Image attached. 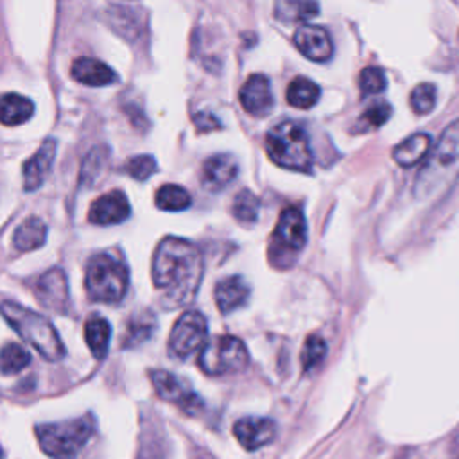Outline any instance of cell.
Returning <instances> with one entry per match:
<instances>
[{
	"mask_svg": "<svg viewBox=\"0 0 459 459\" xmlns=\"http://www.w3.org/2000/svg\"><path fill=\"white\" fill-rule=\"evenodd\" d=\"M325 357H326V342H325V339L319 337V335H308L305 344H303L301 355H299L303 371L314 369L316 366H319L323 362Z\"/></svg>",
	"mask_w": 459,
	"mask_h": 459,
	"instance_id": "f546056e",
	"label": "cell"
},
{
	"mask_svg": "<svg viewBox=\"0 0 459 459\" xmlns=\"http://www.w3.org/2000/svg\"><path fill=\"white\" fill-rule=\"evenodd\" d=\"M194 124L199 131H213V129H221L222 124L221 120L210 113V111H199L194 115Z\"/></svg>",
	"mask_w": 459,
	"mask_h": 459,
	"instance_id": "e575fe53",
	"label": "cell"
},
{
	"mask_svg": "<svg viewBox=\"0 0 459 459\" xmlns=\"http://www.w3.org/2000/svg\"><path fill=\"white\" fill-rule=\"evenodd\" d=\"M249 294H251L249 285L238 274L222 278L215 285V290H213L215 303L222 314H230V312H235L237 308L244 307L249 299Z\"/></svg>",
	"mask_w": 459,
	"mask_h": 459,
	"instance_id": "ac0fdd59",
	"label": "cell"
},
{
	"mask_svg": "<svg viewBox=\"0 0 459 459\" xmlns=\"http://www.w3.org/2000/svg\"><path fill=\"white\" fill-rule=\"evenodd\" d=\"M84 339H86V344H88L91 355L99 360L104 359L108 355L109 341H111V326H109L108 319L100 317V316L90 317L84 323Z\"/></svg>",
	"mask_w": 459,
	"mask_h": 459,
	"instance_id": "7402d4cb",
	"label": "cell"
},
{
	"mask_svg": "<svg viewBox=\"0 0 459 459\" xmlns=\"http://www.w3.org/2000/svg\"><path fill=\"white\" fill-rule=\"evenodd\" d=\"M30 364V353L16 342H7L0 351V366L4 375H13Z\"/></svg>",
	"mask_w": 459,
	"mask_h": 459,
	"instance_id": "f1b7e54d",
	"label": "cell"
},
{
	"mask_svg": "<svg viewBox=\"0 0 459 459\" xmlns=\"http://www.w3.org/2000/svg\"><path fill=\"white\" fill-rule=\"evenodd\" d=\"M2 316L9 326L29 342L45 360L57 362L66 355V348L54 325L41 314L14 301H2Z\"/></svg>",
	"mask_w": 459,
	"mask_h": 459,
	"instance_id": "3957f363",
	"label": "cell"
},
{
	"mask_svg": "<svg viewBox=\"0 0 459 459\" xmlns=\"http://www.w3.org/2000/svg\"><path fill=\"white\" fill-rule=\"evenodd\" d=\"M233 434L237 441L249 452L269 445L276 436V423L264 416H244L235 421Z\"/></svg>",
	"mask_w": 459,
	"mask_h": 459,
	"instance_id": "7c38bea8",
	"label": "cell"
},
{
	"mask_svg": "<svg viewBox=\"0 0 459 459\" xmlns=\"http://www.w3.org/2000/svg\"><path fill=\"white\" fill-rule=\"evenodd\" d=\"M296 48L310 61L325 63L333 54V45L328 32L317 25H301L294 32Z\"/></svg>",
	"mask_w": 459,
	"mask_h": 459,
	"instance_id": "9a60e30c",
	"label": "cell"
},
{
	"mask_svg": "<svg viewBox=\"0 0 459 459\" xmlns=\"http://www.w3.org/2000/svg\"><path fill=\"white\" fill-rule=\"evenodd\" d=\"M34 292L38 301L54 312L66 314L70 308V292H68V281L66 274L61 267H52L47 273H43L36 285Z\"/></svg>",
	"mask_w": 459,
	"mask_h": 459,
	"instance_id": "8fae6325",
	"label": "cell"
},
{
	"mask_svg": "<svg viewBox=\"0 0 459 459\" xmlns=\"http://www.w3.org/2000/svg\"><path fill=\"white\" fill-rule=\"evenodd\" d=\"M238 99L246 113L253 117H265L274 104L269 79L264 74L249 75L238 91Z\"/></svg>",
	"mask_w": 459,
	"mask_h": 459,
	"instance_id": "5bb4252c",
	"label": "cell"
},
{
	"mask_svg": "<svg viewBox=\"0 0 459 459\" xmlns=\"http://www.w3.org/2000/svg\"><path fill=\"white\" fill-rule=\"evenodd\" d=\"M233 217L242 224H253L260 213V199L247 188L240 190L231 204Z\"/></svg>",
	"mask_w": 459,
	"mask_h": 459,
	"instance_id": "83f0119b",
	"label": "cell"
},
{
	"mask_svg": "<svg viewBox=\"0 0 459 459\" xmlns=\"http://www.w3.org/2000/svg\"><path fill=\"white\" fill-rule=\"evenodd\" d=\"M238 174V163L231 154L221 152L213 154L203 163L201 183L210 192H219L226 188Z\"/></svg>",
	"mask_w": 459,
	"mask_h": 459,
	"instance_id": "e0dca14e",
	"label": "cell"
},
{
	"mask_svg": "<svg viewBox=\"0 0 459 459\" xmlns=\"http://www.w3.org/2000/svg\"><path fill=\"white\" fill-rule=\"evenodd\" d=\"M158 165H156V160L149 154H138V156H133L129 158L126 163H124V172L129 174L133 179L136 181H145L149 179L154 172H156Z\"/></svg>",
	"mask_w": 459,
	"mask_h": 459,
	"instance_id": "4dcf8cb0",
	"label": "cell"
},
{
	"mask_svg": "<svg viewBox=\"0 0 459 459\" xmlns=\"http://www.w3.org/2000/svg\"><path fill=\"white\" fill-rule=\"evenodd\" d=\"M269 260L274 267H290L307 244V221L298 206L285 208L271 235Z\"/></svg>",
	"mask_w": 459,
	"mask_h": 459,
	"instance_id": "52a82bcc",
	"label": "cell"
},
{
	"mask_svg": "<svg viewBox=\"0 0 459 459\" xmlns=\"http://www.w3.org/2000/svg\"><path fill=\"white\" fill-rule=\"evenodd\" d=\"M459 178V118L452 122L437 140L436 147L416 178L414 192L420 199H432L446 192Z\"/></svg>",
	"mask_w": 459,
	"mask_h": 459,
	"instance_id": "7a4b0ae2",
	"label": "cell"
},
{
	"mask_svg": "<svg viewBox=\"0 0 459 459\" xmlns=\"http://www.w3.org/2000/svg\"><path fill=\"white\" fill-rule=\"evenodd\" d=\"M203 255L195 244L165 237L152 255V283L167 307H186L194 301L203 280Z\"/></svg>",
	"mask_w": 459,
	"mask_h": 459,
	"instance_id": "6da1fadb",
	"label": "cell"
},
{
	"mask_svg": "<svg viewBox=\"0 0 459 459\" xmlns=\"http://www.w3.org/2000/svg\"><path fill=\"white\" fill-rule=\"evenodd\" d=\"M95 430L91 414L36 427L39 448L52 459H74Z\"/></svg>",
	"mask_w": 459,
	"mask_h": 459,
	"instance_id": "5b68a950",
	"label": "cell"
},
{
	"mask_svg": "<svg viewBox=\"0 0 459 459\" xmlns=\"http://www.w3.org/2000/svg\"><path fill=\"white\" fill-rule=\"evenodd\" d=\"M154 203L163 212H183L192 204V195L183 186L167 183L156 190Z\"/></svg>",
	"mask_w": 459,
	"mask_h": 459,
	"instance_id": "484cf974",
	"label": "cell"
},
{
	"mask_svg": "<svg viewBox=\"0 0 459 459\" xmlns=\"http://www.w3.org/2000/svg\"><path fill=\"white\" fill-rule=\"evenodd\" d=\"M151 382H152L156 394L161 400L174 403L183 412L192 416L203 409V400L190 387V384L185 382L183 378H179L169 371L158 369V371H151Z\"/></svg>",
	"mask_w": 459,
	"mask_h": 459,
	"instance_id": "30bf717a",
	"label": "cell"
},
{
	"mask_svg": "<svg viewBox=\"0 0 459 459\" xmlns=\"http://www.w3.org/2000/svg\"><path fill=\"white\" fill-rule=\"evenodd\" d=\"M72 77L86 86H108L118 81L117 74L106 63L93 57H79L72 63Z\"/></svg>",
	"mask_w": 459,
	"mask_h": 459,
	"instance_id": "d6986e66",
	"label": "cell"
},
{
	"mask_svg": "<svg viewBox=\"0 0 459 459\" xmlns=\"http://www.w3.org/2000/svg\"><path fill=\"white\" fill-rule=\"evenodd\" d=\"M131 213L129 201L122 190H111L97 197L88 212V221L97 226H113L124 222Z\"/></svg>",
	"mask_w": 459,
	"mask_h": 459,
	"instance_id": "4fadbf2b",
	"label": "cell"
},
{
	"mask_svg": "<svg viewBox=\"0 0 459 459\" xmlns=\"http://www.w3.org/2000/svg\"><path fill=\"white\" fill-rule=\"evenodd\" d=\"M317 13V0H274V16L283 23L307 22Z\"/></svg>",
	"mask_w": 459,
	"mask_h": 459,
	"instance_id": "603a6c76",
	"label": "cell"
},
{
	"mask_svg": "<svg viewBox=\"0 0 459 459\" xmlns=\"http://www.w3.org/2000/svg\"><path fill=\"white\" fill-rule=\"evenodd\" d=\"M86 292L99 303H118L127 290L129 274L124 264L108 253L90 258L84 276Z\"/></svg>",
	"mask_w": 459,
	"mask_h": 459,
	"instance_id": "8992f818",
	"label": "cell"
},
{
	"mask_svg": "<svg viewBox=\"0 0 459 459\" xmlns=\"http://www.w3.org/2000/svg\"><path fill=\"white\" fill-rule=\"evenodd\" d=\"M47 240V224L39 217H27L13 233V246L18 251H34Z\"/></svg>",
	"mask_w": 459,
	"mask_h": 459,
	"instance_id": "44dd1931",
	"label": "cell"
},
{
	"mask_svg": "<svg viewBox=\"0 0 459 459\" xmlns=\"http://www.w3.org/2000/svg\"><path fill=\"white\" fill-rule=\"evenodd\" d=\"M359 86L362 95H377L385 90L387 79L382 68L378 66H368L359 75Z\"/></svg>",
	"mask_w": 459,
	"mask_h": 459,
	"instance_id": "1f68e13d",
	"label": "cell"
},
{
	"mask_svg": "<svg viewBox=\"0 0 459 459\" xmlns=\"http://www.w3.org/2000/svg\"><path fill=\"white\" fill-rule=\"evenodd\" d=\"M154 332V317L151 312L143 310L136 316H133L127 321V332L124 335V346L133 348L142 344L143 341H147Z\"/></svg>",
	"mask_w": 459,
	"mask_h": 459,
	"instance_id": "4316f807",
	"label": "cell"
},
{
	"mask_svg": "<svg viewBox=\"0 0 459 459\" xmlns=\"http://www.w3.org/2000/svg\"><path fill=\"white\" fill-rule=\"evenodd\" d=\"M197 362L203 373L222 377L242 371L249 362V353L238 337L219 335L203 346Z\"/></svg>",
	"mask_w": 459,
	"mask_h": 459,
	"instance_id": "ba28073f",
	"label": "cell"
},
{
	"mask_svg": "<svg viewBox=\"0 0 459 459\" xmlns=\"http://www.w3.org/2000/svg\"><path fill=\"white\" fill-rule=\"evenodd\" d=\"M34 113V104L30 99L20 93H5L2 97V124L20 126L27 122Z\"/></svg>",
	"mask_w": 459,
	"mask_h": 459,
	"instance_id": "d4e9b609",
	"label": "cell"
},
{
	"mask_svg": "<svg viewBox=\"0 0 459 459\" xmlns=\"http://www.w3.org/2000/svg\"><path fill=\"white\" fill-rule=\"evenodd\" d=\"M411 106H412L414 113H418V115L430 113L436 106V88H434V84H429V82L418 84L411 91Z\"/></svg>",
	"mask_w": 459,
	"mask_h": 459,
	"instance_id": "d6a6232c",
	"label": "cell"
},
{
	"mask_svg": "<svg viewBox=\"0 0 459 459\" xmlns=\"http://www.w3.org/2000/svg\"><path fill=\"white\" fill-rule=\"evenodd\" d=\"M56 151H57V143L54 138H47L39 149L23 163L22 174H23V188L27 192L38 190L43 181L47 179L54 158H56Z\"/></svg>",
	"mask_w": 459,
	"mask_h": 459,
	"instance_id": "2e32d148",
	"label": "cell"
},
{
	"mask_svg": "<svg viewBox=\"0 0 459 459\" xmlns=\"http://www.w3.org/2000/svg\"><path fill=\"white\" fill-rule=\"evenodd\" d=\"M430 143L432 140L427 133H414L394 147L393 158L400 167H412L427 158L430 152Z\"/></svg>",
	"mask_w": 459,
	"mask_h": 459,
	"instance_id": "ffe728a7",
	"label": "cell"
},
{
	"mask_svg": "<svg viewBox=\"0 0 459 459\" xmlns=\"http://www.w3.org/2000/svg\"><path fill=\"white\" fill-rule=\"evenodd\" d=\"M265 151L273 163L296 172H310L312 149L301 124L283 120L265 134Z\"/></svg>",
	"mask_w": 459,
	"mask_h": 459,
	"instance_id": "277c9868",
	"label": "cell"
},
{
	"mask_svg": "<svg viewBox=\"0 0 459 459\" xmlns=\"http://www.w3.org/2000/svg\"><path fill=\"white\" fill-rule=\"evenodd\" d=\"M208 325L206 317L197 310H185L174 323L167 348L170 355L178 359H186L194 351L203 350L208 342Z\"/></svg>",
	"mask_w": 459,
	"mask_h": 459,
	"instance_id": "9c48e42d",
	"label": "cell"
},
{
	"mask_svg": "<svg viewBox=\"0 0 459 459\" xmlns=\"http://www.w3.org/2000/svg\"><path fill=\"white\" fill-rule=\"evenodd\" d=\"M391 106L387 102H375L371 104L360 117V127L364 129H375L384 126L391 117Z\"/></svg>",
	"mask_w": 459,
	"mask_h": 459,
	"instance_id": "836d02e7",
	"label": "cell"
},
{
	"mask_svg": "<svg viewBox=\"0 0 459 459\" xmlns=\"http://www.w3.org/2000/svg\"><path fill=\"white\" fill-rule=\"evenodd\" d=\"M319 95H321L319 86L314 81H310L308 77H301V75L294 77L289 82L287 91H285L287 102L298 109L312 108L319 100Z\"/></svg>",
	"mask_w": 459,
	"mask_h": 459,
	"instance_id": "cb8c5ba5",
	"label": "cell"
}]
</instances>
